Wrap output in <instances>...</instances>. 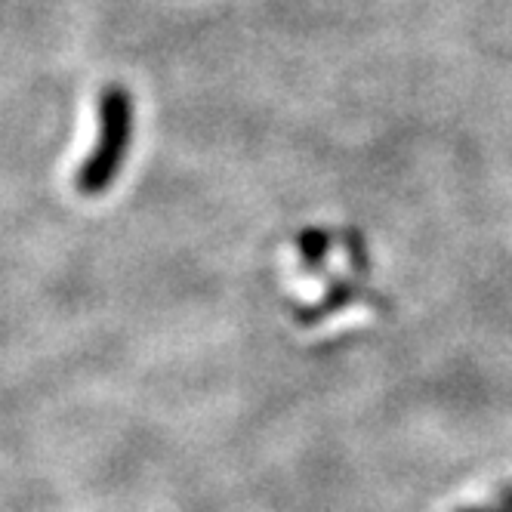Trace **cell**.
Here are the masks:
<instances>
[{
	"label": "cell",
	"mask_w": 512,
	"mask_h": 512,
	"mask_svg": "<svg viewBox=\"0 0 512 512\" xmlns=\"http://www.w3.org/2000/svg\"><path fill=\"white\" fill-rule=\"evenodd\" d=\"M130 139H133V99L124 87L108 84L99 96V139L75 176V186L81 195L96 198L108 192V186H112L127 161Z\"/></svg>",
	"instance_id": "6da1fadb"
}]
</instances>
